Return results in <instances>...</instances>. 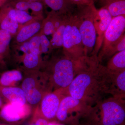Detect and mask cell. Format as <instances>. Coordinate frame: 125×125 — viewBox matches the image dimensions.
Listing matches in <instances>:
<instances>
[{"label":"cell","mask_w":125,"mask_h":125,"mask_svg":"<svg viewBox=\"0 0 125 125\" xmlns=\"http://www.w3.org/2000/svg\"><path fill=\"white\" fill-rule=\"evenodd\" d=\"M114 74L99 62L97 56L87 57L85 65L67 88L60 89L64 96H70L93 106L112 94Z\"/></svg>","instance_id":"obj_1"},{"label":"cell","mask_w":125,"mask_h":125,"mask_svg":"<svg viewBox=\"0 0 125 125\" xmlns=\"http://www.w3.org/2000/svg\"><path fill=\"white\" fill-rule=\"evenodd\" d=\"M85 118L97 125L125 124V99L113 96L103 99L92 107Z\"/></svg>","instance_id":"obj_2"},{"label":"cell","mask_w":125,"mask_h":125,"mask_svg":"<svg viewBox=\"0 0 125 125\" xmlns=\"http://www.w3.org/2000/svg\"><path fill=\"white\" fill-rule=\"evenodd\" d=\"M87 56L75 61L64 55L50 63L45 72L49 76L52 92L65 89L70 85L85 64Z\"/></svg>","instance_id":"obj_3"},{"label":"cell","mask_w":125,"mask_h":125,"mask_svg":"<svg viewBox=\"0 0 125 125\" xmlns=\"http://www.w3.org/2000/svg\"><path fill=\"white\" fill-rule=\"evenodd\" d=\"M20 87L24 92L27 103L33 108L38 106L46 94L52 92L49 76L45 72H26Z\"/></svg>","instance_id":"obj_4"},{"label":"cell","mask_w":125,"mask_h":125,"mask_svg":"<svg viewBox=\"0 0 125 125\" xmlns=\"http://www.w3.org/2000/svg\"><path fill=\"white\" fill-rule=\"evenodd\" d=\"M76 6L73 13L76 18L82 38L84 55L89 56L96 43V34L94 20L97 9L94 4Z\"/></svg>","instance_id":"obj_5"},{"label":"cell","mask_w":125,"mask_h":125,"mask_svg":"<svg viewBox=\"0 0 125 125\" xmlns=\"http://www.w3.org/2000/svg\"><path fill=\"white\" fill-rule=\"evenodd\" d=\"M92 106L70 96H64L60 102L55 120L61 124L79 125L89 114Z\"/></svg>","instance_id":"obj_6"},{"label":"cell","mask_w":125,"mask_h":125,"mask_svg":"<svg viewBox=\"0 0 125 125\" xmlns=\"http://www.w3.org/2000/svg\"><path fill=\"white\" fill-rule=\"evenodd\" d=\"M62 47L64 55L72 60H79L86 56L76 18L73 13L69 16L67 21L63 33Z\"/></svg>","instance_id":"obj_7"},{"label":"cell","mask_w":125,"mask_h":125,"mask_svg":"<svg viewBox=\"0 0 125 125\" xmlns=\"http://www.w3.org/2000/svg\"><path fill=\"white\" fill-rule=\"evenodd\" d=\"M125 15L112 18L105 32L102 45L97 55L99 62L102 63L112 47L118 42L125 34Z\"/></svg>","instance_id":"obj_8"},{"label":"cell","mask_w":125,"mask_h":125,"mask_svg":"<svg viewBox=\"0 0 125 125\" xmlns=\"http://www.w3.org/2000/svg\"><path fill=\"white\" fill-rule=\"evenodd\" d=\"M32 108L28 103L4 104L0 108V120L5 123L15 124L21 122L31 114Z\"/></svg>","instance_id":"obj_9"},{"label":"cell","mask_w":125,"mask_h":125,"mask_svg":"<svg viewBox=\"0 0 125 125\" xmlns=\"http://www.w3.org/2000/svg\"><path fill=\"white\" fill-rule=\"evenodd\" d=\"M64 96L60 89L47 94L36 108L35 111L48 121H54L61 101Z\"/></svg>","instance_id":"obj_10"},{"label":"cell","mask_w":125,"mask_h":125,"mask_svg":"<svg viewBox=\"0 0 125 125\" xmlns=\"http://www.w3.org/2000/svg\"><path fill=\"white\" fill-rule=\"evenodd\" d=\"M112 17L109 11L104 7L96 9L94 15V26L96 39L95 46L90 56H97L102 45L104 37Z\"/></svg>","instance_id":"obj_11"},{"label":"cell","mask_w":125,"mask_h":125,"mask_svg":"<svg viewBox=\"0 0 125 125\" xmlns=\"http://www.w3.org/2000/svg\"><path fill=\"white\" fill-rule=\"evenodd\" d=\"M0 97L5 103H15L22 104L27 103L24 92L20 87L0 86Z\"/></svg>","instance_id":"obj_12"},{"label":"cell","mask_w":125,"mask_h":125,"mask_svg":"<svg viewBox=\"0 0 125 125\" xmlns=\"http://www.w3.org/2000/svg\"><path fill=\"white\" fill-rule=\"evenodd\" d=\"M23 74L20 71L12 70L4 72L0 77V86L3 87H20Z\"/></svg>","instance_id":"obj_13"},{"label":"cell","mask_w":125,"mask_h":125,"mask_svg":"<svg viewBox=\"0 0 125 125\" xmlns=\"http://www.w3.org/2000/svg\"><path fill=\"white\" fill-rule=\"evenodd\" d=\"M46 5L52 10L63 15H69L73 13L76 6L69 0H44Z\"/></svg>","instance_id":"obj_14"},{"label":"cell","mask_w":125,"mask_h":125,"mask_svg":"<svg viewBox=\"0 0 125 125\" xmlns=\"http://www.w3.org/2000/svg\"><path fill=\"white\" fill-rule=\"evenodd\" d=\"M105 66L108 71L113 73L125 71V50L114 54L109 59Z\"/></svg>","instance_id":"obj_15"},{"label":"cell","mask_w":125,"mask_h":125,"mask_svg":"<svg viewBox=\"0 0 125 125\" xmlns=\"http://www.w3.org/2000/svg\"><path fill=\"white\" fill-rule=\"evenodd\" d=\"M2 10L6 14V15L1 23V29L8 31L10 34L16 33L19 27V23L15 18L14 9L5 7Z\"/></svg>","instance_id":"obj_16"},{"label":"cell","mask_w":125,"mask_h":125,"mask_svg":"<svg viewBox=\"0 0 125 125\" xmlns=\"http://www.w3.org/2000/svg\"><path fill=\"white\" fill-rule=\"evenodd\" d=\"M101 6L109 11L112 18L125 15V0H106Z\"/></svg>","instance_id":"obj_17"},{"label":"cell","mask_w":125,"mask_h":125,"mask_svg":"<svg viewBox=\"0 0 125 125\" xmlns=\"http://www.w3.org/2000/svg\"><path fill=\"white\" fill-rule=\"evenodd\" d=\"M41 28V25L36 22L23 27L18 33L17 40L19 42H23L30 38L38 32Z\"/></svg>","instance_id":"obj_18"},{"label":"cell","mask_w":125,"mask_h":125,"mask_svg":"<svg viewBox=\"0 0 125 125\" xmlns=\"http://www.w3.org/2000/svg\"><path fill=\"white\" fill-rule=\"evenodd\" d=\"M70 15H67L65 16L60 27L52 34L53 36L51 43L52 47V46L53 48H58L62 46L63 33L69 16Z\"/></svg>","instance_id":"obj_19"},{"label":"cell","mask_w":125,"mask_h":125,"mask_svg":"<svg viewBox=\"0 0 125 125\" xmlns=\"http://www.w3.org/2000/svg\"><path fill=\"white\" fill-rule=\"evenodd\" d=\"M40 60L39 55L29 52L25 54L23 59V64L27 71H36L35 69L38 67Z\"/></svg>","instance_id":"obj_20"},{"label":"cell","mask_w":125,"mask_h":125,"mask_svg":"<svg viewBox=\"0 0 125 125\" xmlns=\"http://www.w3.org/2000/svg\"><path fill=\"white\" fill-rule=\"evenodd\" d=\"M11 40V34L8 31L0 30V59L6 51Z\"/></svg>","instance_id":"obj_21"},{"label":"cell","mask_w":125,"mask_h":125,"mask_svg":"<svg viewBox=\"0 0 125 125\" xmlns=\"http://www.w3.org/2000/svg\"><path fill=\"white\" fill-rule=\"evenodd\" d=\"M125 50V34L113 46L106 56L105 60L110 59L114 54Z\"/></svg>","instance_id":"obj_22"},{"label":"cell","mask_w":125,"mask_h":125,"mask_svg":"<svg viewBox=\"0 0 125 125\" xmlns=\"http://www.w3.org/2000/svg\"><path fill=\"white\" fill-rule=\"evenodd\" d=\"M14 15L18 23H24L30 21L32 19V16L27 11L19 10L15 8Z\"/></svg>","instance_id":"obj_23"},{"label":"cell","mask_w":125,"mask_h":125,"mask_svg":"<svg viewBox=\"0 0 125 125\" xmlns=\"http://www.w3.org/2000/svg\"><path fill=\"white\" fill-rule=\"evenodd\" d=\"M30 51L31 52L40 55V36H35L31 39L29 42Z\"/></svg>","instance_id":"obj_24"},{"label":"cell","mask_w":125,"mask_h":125,"mask_svg":"<svg viewBox=\"0 0 125 125\" xmlns=\"http://www.w3.org/2000/svg\"><path fill=\"white\" fill-rule=\"evenodd\" d=\"M40 39L42 52L45 53L48 52L50 48L52 47L51 42L45 34L40 36Z\"/></svg>","instance_id":"obj_25"},{"label":"cell","mask_w":125,"mask_h":125,"mask_svg":"<svg viewBox=\"0 0 125 125\" xmlns=\"http://www.w3.org/2000/svg\"><path fill=\"white\" fill-rule=\"evenodd\" d=\"M30 2L26 0H19L14 5L15 9L26 11L29 9Z\"/></svg>","instance_id":"obj_26"},{"label":"cell","mask_w":125,"mask_h":125,"mask_svg":"<svg viewBox=\"0 0 125 125\" xmlns=\"http://www.w3.org/2000/svg\"><path fill=\"white\" fill-rule=\"evenodd\" d=\"M29 9L35 13H40L42 11L43 5L41 1L30 2Z\"/></svg>","instance_id":"obj_27"},{"label":"cell","mask_w":125,"mask_h":125,"mask_svg":"<svg viewBox=\"0 0 125 125\" xmlns=\"http://www.w3.org/2000/svg\"><path fill=\"white\" fill-rule=\"evenodd\" d=\"M32 121L30 125H48L49 122L43 117L40 116L37 113H35Z\"/></svg>","instance_id":"obj_28"},{"label":"cell","mask_w":125,"mask_h":125,"mask_svg":"<svg viewBox=\"0 0 125 125\" xmlns=\"http://www.w3.org/2000/svg\"><path fill=\"white\" fill-rule=\"evenodd\" d=\"M76 6L90 5L94 4L93 0H69Z\"/></svg>","instance_id":"obj_29"},{"label":"cell","mask_w":125,"mask_h":125,"mask_svg":"<svg viewBox=\"0 0 125 125\" xmlns=\"http://www.w3.org/2000/svg\"><path fill=\"white\" fill-rule=\"evenodd\" d=\"M20 50L25 54L30 52V51L29 43L28 42H25L22 46L20 47Z\"/></svg>","instance_id":"obj_30"},{"label":"cell","mask_w":125,"mask_h":125,"mask_svg":"<svg viewBox=\"0 0 125 125\" xmlns=\"http://www.w3.org/2000/svg\"><path fill=\"white\" fill-rule=\"evenodd\" d=\"M79 125H97L86 118H84Z\"/></svg>","instance_id":"obj_31"},{"label":"cell","mask_w":125,"mask_h":125,"mask_svg":"<svg viewBox=\"0 0 125 125\" xmlns=\"http://www.w3.org/2000/svg\"><path fill=\"white\" fill-rule=\"evenodd\" d=\"M48 125H65L63 124H59L55 123L54 121L49 122Z\"/></svg>","instance_id":"obj_32"},{"label":"cell","mask_w":125,"mask_h":125,"mask_svg":"<svg viewBox=\"0 0 125 125\" xmlns=\"http://www.w3.org/2000/svg\"><path fill=\"white\" fill-rule=\"evenodd\" d=\"M93 0L94 1V3L96 2H98V3H99L101 5L103 2H104L106 0Z\"/></svg>","instance_id":"obj_33"},{"label":"cell","mask_w":125,"mask_h":125,"mask_svg":"<svg viewBox=\"0 0 125 125\" xmlns=\"http://www.w3.org/2000/svg\"><path fill=\"white\" fill-rule=\"evenodd\" d=\"M4 102L2 101V99L0 97V108L2 106V105H4Z\"/></svg>","instance_id":"obj_34"},{"label":"cell","mask_w":125,"mask_h":125,"mask_svg":"<svg viewBox=\"0 0 125 125\" xmlns=\"http://www.w3.org/2000/svg\"><path fill=\"white\" fill-rule=\"evenodd\" d=\"M6 0H0V6L4 4Z\"/></svg>","instance_id":"obj_35"},{"label":"cell","mask_w":125,"mask_h":125,"mask_svg":"<svg viewBox=\"0 0 125 125\" xmlns=\"http://www.w3.org/2000/svg\"><path fill=\"white\" fill-rule=\"evenodd\" d=\"M26 0L30 1V2H32V1H41V0Z\"/></svg>","instance_id":"obj_36"},{"label":"cell","mask_w":125,"mask_h":125,"mask_svg":"<svg viewBox=\"0 0 125 125\" xmlns=\"http://www.w3.org/2000/svg\"><path fill=\"white\" fill-rule=\"evenodd\" d=\"M3 123H2V122H0V125H2Z\"/></svg>","instance_id":"obj_37"},{"label":"cell","mask_w":125,"mask_h":125,"mask_svg":"<svg viewBox=\"0 0 125 125\" xmlns=\"http://www.w3.org/2000/svg\"><path fill=\"white\" fill-rule=\"evenodd\" d=\"M6 125V124L5 123H3V125Z\"/></svg>","instance_id":"obj_38"},{"label":"cell","mask_w":125,"mask_h":125,"mask_svg":"<svg viewBox=\"0 0 125 125\" xmlns=\"http://www.w3.org/2000/svg\"><path fill=\"white\" fill-rule=\"evenodd\" d=\"M125 125V124H123V125Z\"/></svg>","instance_id":"obj_39"}]
</instances>
